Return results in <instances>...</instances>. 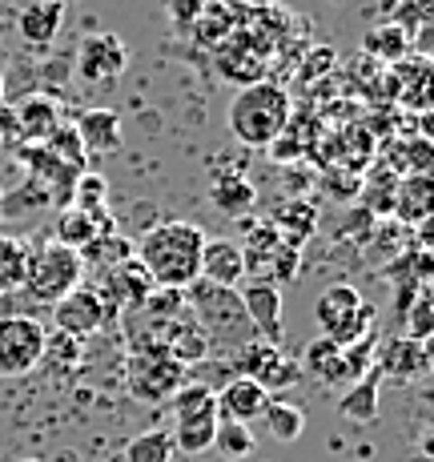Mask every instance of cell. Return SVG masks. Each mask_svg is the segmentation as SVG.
Here are the masks:
<instances>
[{"mask_svg":"<svg viewBox=\"0 0 434 462\" xmlns=\"http://www.w3.org/2000/svg\"><path fill=\"white\" fill-rule=\"evenodd\" d=\"M298 366H302V374H314L322 386L358 382V378H354V370H350V362H346V350H338V346H334L330 337H322V334L306 346V354H302V362H298Z\"/></svg>","mask_w":434,"mask_h":462,"instance_id":"obj_16","label":"cell"},{"mask_svg":"<svg viewBox=\"0 0 434 462\" xmlns=\"http://www.w3.org/2000/svg\"><path fill=\"white\" fill-rule=\"evenodd\" d=\"M237 5H258L262 8V5H273V0H237Z\"/></svg>","mask_w":434,"mask_h":462,"instance_id":"obj_33","label":"cell"},{"mask_svg":"<svg viewBox=\"0 0 434 462\" xmlns=\"http://www.w3.org/2000/svg\"><path fill=\"white\" fill-rule=\"evenodd\" d=\"M185 314L206 330L209 337V350H242L250 346L254 337V326H250V314L242 306V294L229 286H214V282L198 278L189 290H185Z\"/></svg>","mask_w":434,"mask_h":462,"instance_id":"obj_3","label":"cell"},{"mask_svg":"<svg viewBox=\"0 0 434 462\" xmlns=\"http://www.w3.org/2000/svg\"><path fill=\"white\" fill-rule=\"evenodd\" d=\"M314 322H318V330H322V337H330L338 350H346V346L362 342V337L374 330L378 310L370 306L350 282H334V286H326L314 301Z\"/></svg>","mask_w":434,"mask_h":462,"instance_id":"obj_5","label":"cell"},{"mask_svg":"<svg viewBox=\"0 0 434 462\" xmlns=\"http://www.w3.org/2000/svg\"><path fill=\"white\" fill-rule=\"evenodd\" d=\"M41 358H49V366L57 370V374H73V370L81 366V358H85V342L81 337H73V334L52 330V334H44V354Z\"/></svg>","mask_w":434,"mask_h":462,"instance_id":"obj_25","label":"cell"},{"mask_svg":"<svg viewBox=\"0 0 434 462\" xmlns=\"http://www.w3.org/2000/svg\"><path fill=\"white\" fill-rule=\"evenodd\" d=\"M44 322L29 314L0 318V378H24L41 366L44 354Z\"/></svg>","mask_w":434,"mask_h":462,"instance_id":"obj_7","label":"cell"},{"mask_svg":"<svg viewBox=\"0 0 434 462\" xmlns=\"http://www.w3.org/2000/svg\"><path fill=\"white\" fill-rule=\"evenodd\" d=\"M77 198H81V209H101L105 181H101V177H81V185H77Z\"/></svg>","mask_w":434,"mask_h":462,"instance_id":"obj_32","label":"cell"},{"mask_svg":"<svg viewBox=\"0 0 434 462\" xmlns=\"http://www.w3.org/2000/svg\"><path fill=\"white\" fill-rule=\"evenodd\" d=\"M21 462H41V458H21Z\"/></svg>","mask_w":434,"mask_h":462,"instance_id":"obj_34","label":"cell"},{"mask_svg":"<svg viewBox=\"0 0 434 462\" xmlns=\"http://www.w3.org/2000/svg\"><path fill=\"white\" fill-rule=\"evenodd\" d=\"M85 257L65 242H41L37 250H29L24 257V282L21 290L29 294L32 301H49L57 306L65 294H73L77 286H85Z\"/></svg>","mask_w":434,"mask_h":462,"instance_id":"obj_4","label":"cell"},{"mask_svg":"<svg viewBox=\"0 0 434 462\" xmlns=\"http://www.w3.org/2000/svg\"><path fill=\"white\" fill-rule=\"evenodd\" d=\"M262 422H265V430H270V439H278V442H294V439H302V430H306L302 406H294L290 398H270L262 411Z\"/></svg>","mask_w":434,"mask_h":462,"instance_id":"obj_23","label":"cell"},{"mask_svg":"<svg viewBox=\"0 0 434 462\" xmlns=\"http://www.w3.org/2000/svg\"><path fill=\"white\" fill-rule=\"evenodd\" d=\"M378 354V370L374 374H383V378H391V382H419V378H427V370H430V350H427V342H414V337H391V342L383 346V350H374Z\"/></svg>","mask_w":434,"mask_h":462,"instance_id":"obj_13","label":"cell"},{"mask_svg":"<svg viewBox=\"0 0 434 462\" xmlns=\"http://www.w3.org/2000/svg\"><path fill=\"white\" fill-rule=\"evenodd\" d=\"M209 0H170V16H173V29L177 32H189L193 24H198L201 8H206Z\"/></svg>","mask_w":434,"mask_h":462,"instance_id":"obj_30","label":"cell"},{"mask_svg":"<svg viewBox=\"0 0 434 462\" xmlns=\"http://www.w3.org/2000/svg\"><path fill=\"white\" fill-rule=\"evenodd\" d=\"M117 322V310L105 301L101 290H93V286H77L73 294H65L52 306V326H57L60 334H73V337H93V334H101L105 326H113Z\"/></svg>","mask_w":434,"mask_h":462,"instance_id":"obj_8","label":"cell"},{"mask_svg":"<svg viewBox=\"0 0 434 462\" xmlns=\"http://www.w3.org/2000/svg\"><path fill=\"white\" fill-rule=\"evenodd\" d=\"M237 370H242L245 378H254L258 386H265L270 394H282V390H290V386L302 382V366H298V358H290L282 346L262 342V337H254L250 346L237 350Z\"/></svg>","mask_w":434,"mask_h":462,"instance_id":"obj_9","label":"cell"},{"mask_svg":"<svg viewBox=\"0 0 434 462\" xmlns=\"http://www.w3.org/2000/svg\"><path fill=\"white\" fill-rule=\"evenodd\" d=\"M101 237H109V221L101 217V209H69L57 217V242L73 245L77 254H85Z\"/></svg>","mask_w":434,"mask_h":462,"instance_id":"obj_19","label":"cell"},{"mask_svg":"<svg viewBox=\"0 0 434 462\" xmlns=\"http://www.w3.org/2000/svg\"><path fill=\"white\" fill-rule=\"evenodd\" d=\"M24 257H29V250H24L21 242H13V237H0V298L13 294V290H21V282H24Z\"/></svg>","mask_w":434,"mask_h":462,"instance_id":"obj_27","label":"cell"},{"mask_svg":"<svg viewBox=\"0 0 434 462\" xmlns=\"http://www.w3.org/2000/svg\"><path fill=\"white\" fill-rule=\"evenodd\" d=\"M60 21H65V0H32V5L21 8L16 29H21L24 44H32V49H49L60 32Z\"/></svg>","mask_w":434,"mask_h":462,"instance_id":"obj_17","label":"cell"},{"mask_svg":"<svg viewBox=\"0 0 434 462\" xmlns=\"http://www.w3.org/2000/svg\"><path fill=\"white\" fill-rule=\"evenodd\" d=\"M157 337H162V346H165V354L177 362V366H201V362L209 358V337L206 330H201L198 322H193L189 314H181V318H173V322H165L162 330H157Z\"/></svg>","mask_w":434,"mask_h":462,"instance_id":"obj_14","label":"cell"},{"mask_svg":"<svg viewBox=\"0 0 434 462\" xmlns=\"http://www.w3.org/2000/svg\"><path fill=\"white\" fill-rule=\"evenodd\" d=\"M398 217L414 221V226H427L430 217V177L427 173H411L406 181H398V201H394Z\"/></svg>","mask_w":434,"mask_h":462,"instance_id":"obj_22","label":"cell"},{"mask_svg":"<svg viewBox=\"0 0 434 462\" xmlns=\"http://www.w3.org/2000/svg\"><path fill=\"white\" fill-rule=\"evenodd\" d=\"M129 65V49L121 37L113 32H93V37L81 41V52H77V69L88 85H109L125 73Z\"/></svg>","mask_w":434,"mask_h":462,"instance_id":"obj_10","label":"cell"},{"mask_svg":"<svg viewBox=\"0 0 434 462\" xmlns=\"http://www.w3.org/2000/svg\"><path fill=\"white\" fill-rule=\"evenodd\" d=\"M254 181L245 173H229V177H217L214 185H209V201L226 213V217H242L245 209L254 206Z\"/></svg>","mask_w":434,"mask_h":462,"instance_id":"obj_21","label":"cell"},{"mask_svg":"<svg viewBox=\"0 0 434 462\" xmlns=\"http://www.w3.org/2000/svg\"><path fill=\"white\" fill-rule=\"evenodd\" d=\"M342 419H350V422H370L378 414V374H370V378H358V382H350V390L342 394Z\"/></svg>","mask_w":434,"mask_h":462,"instance_id":"obj_24","label":"cell"},{"mask_svg":"<svg viewBox=\"0 0 434 462\" xmlns=\"http://www.w3.org/2000/svg\"><path fill=\"white\" fill-rule=\"evenodd\" d=\"M77 141L97 157H109L121 149V117L113 109H85L77 117Z\"/></svg>","mask_w":434,"mask_h":462,"instance_id":"obj_18","label":"cell"},{"mask_svg":"<svg viewBox=\"0 0 434 462\" xmlns=\"http://www.w3.org/2000/svg\"><path fill=\"white\" fill-rule=\"evenodd\" d=\"M242 306L250 314V326L262 342L282 346L286 337V318H282V290L270 286V282H242Z\"/></svg>","mask_w":434,"mask_h":462,"instance_id":"obj_11","label":"cell"},{"mask_svg":"<svg viewBox=\"0 0 434 462\" xmlns=\"http://www.w3.org/2000/svg\"><path fill=\"white\" fill-rule=\"evenodd\" d=\"M201 278L214 282V286L242 290V282H245L242 245H237L234 237H206V250H201Z\"/></svg>","mask_w":434,"mask_h":462,"instance_id":"obj_15","label":"cell"},{"mask_svg":"<svg viewBox=\"0 0 434 462\" xmlns=\"http://www.w3.org/2000/svg\"><path fill=\"white\" fill-rule=\"evenodd\" d=\"M185 386V366L165 354L162 337L149 334L145 342H133V358H129V394L145 406H162L170 402L177 390Z\"/></svg>","mask_w":434,"mask_h":462,"instance_id":"obj_6","label":"cell"},{"mask_svg":"<svg viewBox=\"0 0 434 462\" xmlns=\"http://www.w3.org/2000/svg\"><path fill=\"white\" fill-rule=\"evenodd\" d=\"M173 442L165 430H145L125 447V462H170Z\"/></svg>","mask_w":434,"mask_h":462,"instance_id":"obj_28","label":"cell"},{"mask_svg":"<svg viewBox=\"0 0 434 462\" xmlns=\"http://www.w3.org/2000/svg\"><path fill=\"white\" fill-rule=\"evenodd\" d=\"M290 113L294 101L282 85L273 81H250L245 88H237L234 101H229V133H234L242 145L250 149H270L282 133L290 129Z\"/></svg>","mask_w":434,"mask_h":462,"instance_id":"obj_2","label":"cell"},{"mask_svg":"<svg viewBox=\"0 0 434 462\" xmlns=\"http://www.w3.org/2000/svg\"><path fill=\"white\" fill-rule=\"evenodd\" d=\"M406 326H402V334L406 337H414V342H427L430 330H434V306H430V294H427V286L414 294V301L406 306Z\"/></svg>","mask_w":434,"mask_h":462,"instance_id":"obj_29","label":"cell"},{"mask_svg":"<svg viewBox=\"0 0 434 462\" xmlns=\"http://www.w3.org/2000/svg\"><path fill=\"white\" fill-rule=\"evenodd\" d=\"M254 447H258V439H254L250 426H242V422H217V430H214V450H217L221 458L242 462V458L254 455Z\"/></svg>","mask_w":434,"mask_h":462,"instance_id":"obj_26","label":"cell"},{"mask_svg":"<svg viewBox=\"0 0 434 462\" xmlns=\"http://www.w3.org/2000/svg\"><path fill=\"white\" fill-rule=\"evenodd\" d=\"M402 149H406V169L411 173H427L430 169V141L427 137H414V141H402Z\"/></svg>","mask_w":434,"mask_h":462,"instance_id":"obj_31","label":"cell"},{"mask_svg":"<svg viewBox=\"0 0 434 462\" xmlns=\"http://www.w3.org/2000/svg\"><path fill=\"white\" fill-rule=\"evenodd\" d=\"M217 406H209V411H198V414H185V419H173V450H181V455H206L209 447H214V430H217Z\"/></svg>","mask_w":434,"mask_h":462,"instance_id":"obj_20","label":"cell"},{"mask_svg":"<svg viewBox=\"0 0 434 462\" xmlns=\"http://www.w3.org/2000/svg\"><path fill=\"white\" fill-rule=\"evenodd\" d=\"M270 390L258 386L254 378H245V374H237V378H229L226 386L214 394V402H217V419L221 422H242V426H250V422H258L262 419V411H265V402H270Z\"/></svg>","mask_w":434,"mask_h":462,"instance_id":"obj_12","label":"cell"},{"mask_svg":"<svg viewBox=\"0 0 434 462\" xmlns=\"http://www.w3.org/2000/svg\"><path fill=\"white\" fill-rule=\"evenodd\" d=\"M201 250H206V229L201 226H193V221H162L133 245V257L153 278V286L189 290L201 278Z\"/></svg>","mask_w":434,"mask_h":462,"instance_id":"obj_1","label":"cell"}]
</instances>
